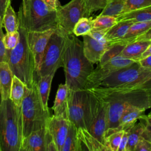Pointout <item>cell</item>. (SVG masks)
<instances>
[{
	"instance_id": "1",
	"label": "cell",
	"mask_w": 151,
	"mask_h": 151,
	"mask_svg": "<svg viewBox=\"0 0 151 151\" xmlns=\"http://www.w3.org/2000/svg\"><path fill=\"white\" fill-rule=\"evenodd\" d=\"M99 99L109 104V117L105 136L116 128L124 111L130 107L146 110L151 108V87L132 89H114L94 87L89 89Z\"/></svg>"
},
{
	"instance_id": "2",
	"label": "cell",
	"mask_w": 151,
	"mask_h": 151,
	"mask_svg": "<svg viewBox=\"0 0 151 151\" xmlns=\"http://www.w3.org/2000/svg\"><path fill=\"white\" fill-rule=\"evenodd\" d=\"M65 84L71 90L85 88L87 78L94 70L93 64L84 55L83 42L70 34L63 56Z\"/></svg>"
},
{
	"instance_id": "3",
	"label": "cell",
	"mask_w": 151,
	"mask_h": 151,
	"mask_svg": "<svg viewBox=\"0 0 151 151\" xmlns=\"http://www.w3.org/2000/svg\"><path fill=\"white\" fill-rule=\"evenodd\" d=\"M23 139L21 107L10 99L0 101L1 151H20Z\"/></svg>"
},
{
	"instance_id": "4",
	"label": "cell",
	"mask_w": 151,
	"mask_h": 151,
	"mask_svg": "<svg viewBox=\"0 0 151 151\" xmlns=\"http://www.w3.org/2000/svg\"><path fill=\"white\" fill-rule=\"evenodd\" d=\"M18 31L19 32V41L15 48L8 50L7 63L14 75L27 87L31 88L37 80L35 61L27 41L28 31L19 22Z\"/></svg>"
},
{
	"instance_id": "5",
	"label": "cell",
	"mask_w": 151,
	"mask_h": 151,
	"mask_svg": "<svg viewBox=\"0 0 151 151\" xmlns=\"http://www.w3.org/2000/svg\"><path fill=\"white\" fill-rule=\"evenodd\" d=\"M99 105V99L89 89L70 90L67 116L77 129L83 128L90 131L96 117Z\"/></svg>"
},
{
	"instance_id": "6",
	"label": "cell",
	"mask_w": 151,
	"mask_h": 151,
	"mask_svg": "<svg viewBox=\"0 0 151 151\" xmlns=\"http://www.w3.org/2000/svg\"><path fill=\"white\" fill-rule=\"evenodd\" d=\"M18 17L28 31H45L58 27L56 9L42 0H22Z\"/></svg>"
},
{
	"instance_id": "7",
	"label": "cell",
	"mask_w": 151,
	"mask_h": 151,
	"mask_svg": "<svg viewBox=\"0 0 151 151\" xmlns=\"http://www.w3.org/2000/svg\"><path fill=\"white\" fill-rule=\"evenodd\" d=\"M23 138L33 131L46 125L51 116L50 110H45L38 92L35 80L31 88L25 86V94L21 103Z\"/></svg>"
},
{
	"instance_id": "8",
	"label": "cell",
	"mask_w": 151,
	"mask_h": 151,
	"mask_svg": "<svg viewBox=\"0 0 151 151\" xmlns=\"http://www.w3.org/2000/svg\"><path fill=\"white\" fill-rule=\"evenodd\" d=\"M96 87L132 89L151 87V68L142 67L138 61L113 73Z\"/></svg>"
},
{
	"instance_id": "9",
	"label": "cell",
	"mask_w": 151,
	"mask_h": 151,
	"mask_svg": "<svg viewBox=\"0 0 151 151\" xmlns=\"http://www.w3.org/2000/svg\"><path fill=\"white\" fill-rule=\"evenodd\" d=\"M68 33L57 27L51 35L37 70V81L44 76L55 73L63 67V56L70 37Z\"/></svg>"
},
{
	"instance_id": "10",
	"label": "cell",
	"mask_w": 151,
	"mask_h": 151,
	"mask_svg": "<svg viewBox=\"0 0 151 151\" xmlns=\"http://www.w3.org/2000/svg\"><path fill=\"white\" fill-rule=\"evenodd\" d=\"M85 0H71L67 4L60 5L56 9L58 26L69 34L78 21L84 16Z\"/></svg>"
},
{
	"instance_id": "11",
	"label": "cell",
	"mask_w": 151,
	"mask_h": 151,
	"mask_svg": "<svg viewBox=\"0 0 151 151\" xmlns=\"http://www.w3.org/2000/svg\"><path fill=\"white\" fill-rule=\"evenodd\" d=\"M136 61L123 58L120 55L112 57L103 65L94 69L87 78L85 87L86 89H90L97 87L99 84L110 74L124 67H128Z\"/></svg>"
},
{
	"instance_id": "12",
	"label": "cell",
	"mask_w": 151,
	"mask_h": 151,
	"mask_svg": "<svg viewBox=\"0 0 151 151\" xmlns=\"http://www.w3.org/2000/svg\"><path fill=\"white\" fill-rule=\"evenodd\" d=\"M55 29H51L41 32H27V41L34 58L36 72L41 61L49 39Z\"/></svg>"
},
{
	"instance_id": "13",
	"label": "cell",
	"mask_w": 151,
	"mask_h": 151,
	"mask_svg": "<svg viewBox=\"0 0 151 151\" xmlns=\"http://www.w3.org/2000/svg\"><path fill=\"white\" fill-rule=\"evenodd\" d=\"M69 120L67 118L51 115L48 119L46 127L56 145L57 151H61L67 136Z\"/></svg>"
},
{
	"instance_id": "14",
	"label": "cell",
	"mask_w": 151,
	"mask_h": 151,
	"mask_svg": "<svg viewBox=\"0 0 151 151\" xmlns=\"http://www.w3.org/2000/svg\"><path fill=\"white\" fill-rule=\"evenodd\" d=\"M109 109V103L99 99L98 110L89 131L94 137L103 144L104 134L108 124Z\"/></svg>"
},
{
	"instance_id": "15",
	"label": "cell",
	"mask_w": 151,
	"mask_h": 151,
	"mask_svg": "<svg viewBox=\"0 0 151 151\" xmlns=\"http://www.w3.org/2000/svg\"><path fill=\"white\" fill-rule=\"evenodd\" d=\"M83 48L85 57L93 64L99 63L110 46L109 42L97 41L88 35H83Z\"/></svg>"
},
{
	"instance_id": "16",
	"label": "cell",
	"mask_w": 151,
	"mask_h": 151,
	"mask_svg": "<svg viewBox=\"0 0 151 151\" xmlns=\"http://www.w3.org/2000/svg\"><path fill=\"white\" fill-rule=\"evenodd\" d=\"M46 125L22 139L20 151H46Z\"/></svg>"
},
{
	"instance_id": "17",
	"label": "cell",
	"mask_w": 151,
	"mask_h": 151,
	"mask_svg": "<svg viewBox=\"0 0 151 151\" xmlns=\"http://www.w3.org/2000/svg\"><path fill=\"white\" fill-rule=\"evenodd\" d=\"M145 109L139 107H130L127 108L121 116L117 127L108 133L105 136V137L113 132L130 129L136 123L139 117L145 114Z\"/></svg>"
},
{
	"instance_id": "18",
	"label": "cell",
	"mask_w": 151,
	"mask_h": 151,
	"mask_svg": "<svg viewBox=\"0 0 151 151\" xmlns=\"http://www.w3.org/2000/svg\"><path fill=\"white\" fill-rule=\"evenodd\" d=\"M77 129L80 151H109L107 147L94 137L89 131L83 128Z\"/></svg>"
},
{
	"instance_id": "19",
	"label": "cell",
	"mask_w": 151,
	"mask_h": 151,
	"mask_svg": "<svg viewBox=\"0 0 151 151\" xmlns=\"http://www.w3.org/2000/svg\"><path fill=\"white\" fill-rule=\"evenodd\" d=\"M151 43V40H136L127 44L119 55L135 61H139L143 52Z\"/></svg>"
},
{
	"instance_id": "20",
	"label": "cell",
	"mask_w": 151,
	"mask_h": 151,
	"mask_svg": "<svg viewBox=\"0 0 151 151\" xmlns=\"http://www.w3.org/2000/svg\"><path fill=\"white\" fill-rule=\"evenodd\" d=\"M70 89L65 84L58 86L53 106L51 107L55 116L68 119L67 104Z\"/></svg>"
},
{
	"instance_id": "21",
	"label": "cell",
	"mask_w": 151,
	"mask_h": 151,
	"mask_svg": "<svg viewBox=\"0 0 151 151\" xmlns=\"http://www.w3.org/2000/svg\"><path fill=\"white\" fill-rule=\"evenodd\" d=\"M14 74L7 62L0 63V94L1 100L9 99Z\"/></svg>"
},
{
	"instance_id": "22",
	"label": "cell",
	"mask_w": 151,
	"mask_h": 151,
	"mask_svg": "<svg viewBox=\"0 0 151 151\" xmlns=\"http://www.w3.org/2000/svg\"><path fill=\"white\" fill-rule=\"evenodd\" d=\"M133 23L134 22L132 20H121L117 21L116 24L107 31L105 34L106 40L107 41L122 40L130 27Z\"/></svg>"
},
{
	"instance_id": "23",
	"label": "cell",
	"mask_w": 151,
	"mask_h": 151,
	"mask_svg": "<svg viewBox=\"0 0 151 151\" xmlns=\"http://www.w3.org/2000/svg\"><path fill=\"white\" fill-rule=\"evenodd\" d=\"M55 73L44 76L37 80V87L38 92L45 110H49L48 101L50 93L51 83Z\"/></svg>"
},
{
	"instance_id": "24",
	"label": "cell",
	"mask_w": 151,
	"mask_h": 151,
	"mask_svg": "<svg viewBox=\"0 0 151 151\" xmlns=\"http://www.w3.org/2000/svg\"><path fill=\"white\" fill-rule=\"evenodd\" d=\"M151 28V21L134 22L129 28L127 32L121 40L126 41L127 44L135 40L138 37L144 34Z\"/></svg>"
},
{
	"instance_id": "25",
	"label": "cell",
	"mask_w": 151,
	"mask_h": 151,
	"mask_svg": "<svg viewBox=\"0 0 151 151\" xmlns=\"http://www.w3.org/2000/svg\"><path fill=\"white\" fill-rule=\"evenodd\" d=\"M116 18L117 21L121 20H132L135 22L151 21V5L121 14Z\"/></svg>"
},
{
	"instance_id": "26",
	"label": "cell",
	"mask_w": 151,
	"mask_h": 151,
	"mask_svg": "<svg viewBox=\"0 0 151 151\" xmlns=\"http://www.w3.org/2000/svg\"><path fill=\"white\" fill-rule=\"evenodd\" d=\"M2 27L6 33H11L18 30L19 19L11 4L6 7L2 18Z\"/></svg>"
},
{
	"instance_id": "27",
	"label": "cell",
	"mask_w": 151,
	"mask_h": 151,
	"mask_svg": "<svg viewBox=\"0 0 151 151\" xmlns=\"http://www.w3.org/2000/svg\"><path fill=\"white\" fill-rule=\"evenodd\" d=\"M61 151H80L77 129L70 121L68 133Z\"/></svg>"
},
{
	"instance_id": "28",
	"label": "cell",
	"mask_w": 151,
	"mask_h": 151,
	"mask_svg": "<svg viewBox=\"0 0 151 151\" xmlns=\"http://www.w3.org/2000/svg\"><path fill=\"white\" fill-rule=\"evenodd\" d=\"M25 84L17 76H14L11 87L9 99L18 106H21L25 94Z\"/></svg>"
},
{
	"instance_id": "29",
	"label": "cell",
	"mask_w": 151,
	"mask_h": 151,
	"mask_svg": "<svg viewBox=\"0 0 151 151\" xmlns=\"http://www.w3.org/2000/svg\"><path fill=\"white\" fill-rule=\"evenodd\" d=\"M127 0H109L106 6L103 9L100 15H110L117 17L123 11Z\"/></svg>"
},
{
	"instance_id": "30",
	"label": "cell",
	"mask_w": 151,
	"mask_h": 151,
	"mask_svg": "<svg viewBox=\"0 0 151 151\" xmlns=\"http://www.w3.org/2000/svg\"><path fill=\"white\" fill-rule=\"evenodd\" d=\"M142 126L141 123H135L129 130L128 139L125 151H134V147L141 137Z\"/></svg>"
},
{
	"instance_id": "31",
	"label": "cell",
	"mask_w": 151,
	"mask_h": 151,
	"mask_svg": "<svg viewBox=\"0 0 151 151\" xmlns=\"http://www.w3.org/2000/svg\"><path fill=\"white\" fill-rule=\"evenodd\" d=\"M93 28V18L83 17L76 24L73 32L77 37L83 36L88 35Z\"/></svg>"
},
{
	"instance_id": "32",
	"label": "cell",
	"mask_w": 151,
	"mask_h": 151,
	"mask_svg": "<svg viewBox=\"0 0 151 151\" xmlns=\"http://www.w3.org/2000/svg\"><path fill=\"white\" fill-rule=\"evenodd\" d=\"M117 22V18L110 15H99L93 19V28L97 29H109Z\"/></svg>"
},
{
	"instance_id": "33",
	"label": "cell",
	"mask_w": 151,
	"mask_h": 151,
	"mask_svg": "<svg viewBox=\"0 0 151 151\" xmlns=\"http://www.w3.org/2000/svg\"><path fill=\"white\" fill-rule=\"evenodd\" d=\"M124 130L114 132L105 137L104 144L109 151H117Z\"/></svg>"
},
{
	"instance_id": "34",
	"label": "cell",
	"mask_w": 151,
	"mask_h": 151,
	"mask_svg": "<svg viewBox=\"0 0 151 151\" xmlns=\"http://www.w3.org/2000/svg\"><path fill=\"white\" fill-rule=\"evenodd\" d=\"M109 0H85L84 16L89 17L93 12L103 9L107 4Z\"/></svg>"
},
{
	"instance_id": "35",
	"label": "cell",
	"mask_w": 151,
	"mask_h": 151,
	"mask_svg": "<svg viewBox=\"0 0 151 151\" xmlns=\"http://www.w3.org/2000/svg\"><path fill=\"white\" fill-rule=\"evenodd\" d=\"M150 5H151V0H127L121 14L139 9Z\"/></svg>"
},
{
	"instance_id": "36",
	"label": "cell",
	"mask_w": 151,
	"mask_h": 151,
	"mask_svg": "<svg viewBox=\"0 0 151 151\" xmlns=\"http://www.w3.org/2000/svg\"><path fill=\"white\" fill-rule=\"evenodd\" d=\"M139 120L142 126L141 137L151 143V116L143 114L139 117Z\"/></svg>"
},
{
	"instance_id": "37",
	"label": "cell",
	"mask_w": 151,
	"mask_h": 151,
	"mask_svg": "<svg viewBox=\"0 0 151 151\" xmlns=\"http://www.w3.org/2000/svg\"><path fill=\"white\" fill-rule=\"evenodd\" d=\"M19 32L18 31L4 34V43L6 49L7 50H11L15 48L19 41Z\"/></svg>"
},
{
	"instance_id": "38",
	"label": "cell",
	"mask_w": 151,
	"mask_h": 151,
	"mask_svg": "<svg viewBox=\"0 0 151 151\" xmlns=\"http://www.w3.org/2000/svg\"><path fill=\"white\" fill-rule=\"evenodd\" d=\"M2 25L0 24V63L7 62L8 50L6 49L4 43V34L2 31Z\"/></svg>"
},
{
	"instance_id": "39",
	"label": "cell",
	"mask_w": 151,
	"mask_h": 151,
	"mask_svg": "<svg viewBox=\"0 0 151 151\" xmlns=\"http://www.w3.org/2000/svg\"><path fill=\"white\" fill-rule=\"evenodd\" d=\"M107 30L108 29H97L93 28L88 35L97 41L106 42L107 41L105 38V34Z\"/></svg>"
},
{
	"instance_id": "40",
	"label": "cell",
	"mask_w": 151,
	"mask_h": 151,
	"mask_svg": "<svg viewBox=\"0 0 151 151\" xmlns=\"http://www.w3.org/2000/svg\"><path fill=\"white\" fill-rule=\"evenodd\" d=\"M134 151H151V143L141 137L137 143Z\"/></svg>"
},
{
	"instance_id": "41",
	"label": "cell",
	"mask_w": 151,
	"mask_h": 151,
	"mask_svg": "<svg viewBox=\"0 0 151 151\" xmlns=\"http://www.w3.org/2000/svg\"><path fill=\"white\" fill-rule=\"evenodd\" d=\"M129 130V129L124 130V133H123L122 138L121 139V141H120L119 148L117 149V151H125L126 145H127V143Z\"/></svg>"
},
{
	"instance_id": "42",
	"label": "cell",
	"mask_w": 151,
	"mask_h": 151,
	"mask_svg": "<svg viewBox=\"0 0 151 151\" xmlns=\"http://www.w3.org/2000/svg\"><path fill=\"white\" fill-rule=\"evenodd\" d=\"M11 4L10 0H0V24L2 25V18L8 5Z\"/></svg>"
},
{
	"instance_id": "43",
	"label": "cell",
	"mask_w": 151,
	"mask_h": 151,
	"mask_svg": "<svg viewBox=\"0 0 151 151\" xmlns=\"http://www.w3.org/2000/svg\"><path fill=\"white\" fill-rule=\"evenodd\" d=\"M138 62L142 67L151 68V55L140 60Z\"/></svg>"
},
{
	"instance_id": "44",
	"label": "cell",
	"mask_w": 151,
	"mask_h": 151,
	"mask_svg": "<svg viewBox=\"0 0 151 151\" xmlns=\"http://www.w3.org/2000/svg\"><path fill=\"white\" fill-rule=\"evenodd\" d=\"M44 3H45L50 7L57 9V8L61 5L58 0H42Z\"/></svg>"
},
{
	"instance_id": "45",
	"label": "cell",
	"mask_w": 151,
	"mask_h": 151,
	"mask_svg": "<svg viewBox=\"0 0 151 151\" xmlns=\"http://www.w3.org/2000/svg\"><path fill=\"white\" fill-rule=\"evenodd\" d=\"M136 40H151V28L149 29L144 34H143V35L138 37L137 38H136Z\"/></svg>"
},
{
	"instance_id": "46",
	"label": "cell",
	"mask_w": 151,
	"mask_h": 151,
	"mask_svg": "<svg viewBox=\"0 0 151 151\" xmlns=\"http://www.w3.org/2000/svg\"><path fill=\"white\" fill-rule=\"evenodd\" d=\"M151 55V43L149 45L147 48L146 49V50L142 54V57H141V59L144 58H145V57H146L149 55Z\"/></svg>"
},
{
	"instance_id": "47",
	"label": "cell",
	"mask_w": 151,
	"mask_h": 151,
	"mask_svg": "<svg viewBox=\"0 0 151 151\" xmlns=\"http://www.w3.org/2000/svg\"><path fill=\"white\" fill-rule=\"evenodd\" d=\"M148 115H149V116H151V111L149 113V114H148Z\"/></svg>"
},
{
	"instance_id": "48",
	"label": "cell",
	"mask_w": 151,
	"mask_h": 151,
	"mask_svg": "<svg viewBox=\"0 0 151 151\" xmlns=\"http://www.w3.org/2000/svg\"><path fill=\"white\" fill-rule=\"evenodd\" d=\"M0 151H1V146H0Z\"/></svg>"
}]
</instances>
